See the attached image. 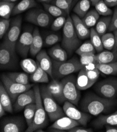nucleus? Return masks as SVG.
Returning <instances> with one entry per match:
<instances>
[{"mask_svg": "<svg viewBox=\"0 0 117 132\" xmlns=\"http://www.w3.org/2000/svg\"><path fill=\"white\" fill-rule=\"evenodd\" d=\"M90 5L91 2L89 0H80L75 5L73 11L75 14L83 19L89 11Z\"/></svg>", "mask_w": 117, "mask_h": 132, "instance_id": "obj_27", "label": "nucleus"}, {"mask_svg": "<svg viewBox=\"0 0 117 132\" xmlns=\"http://www.w3.org/2000/svg\"><path fill=\"white\" fill-rule=\"evenodd\" d=\"M12 103L10 95L1 83L0 85V103L2 105L6 112L11 113L13 112Z\"/></svg>", "mask_w": 117, "mask_h": 132, "instance_id": "obj_25", "label": "nucleus"}, {"mask_svg": "<svg viewBox=\"0 0 117 132\" xmlns=\"http://www.w3.org/2000/svg\"><path fill=\"white\" fill-rule=\"evenodd\" d=\"M71 19L77 34L80 39H85L90 37V30H89L82 19L74 14L71 15Z\"/></svg>", "mask_w": 117, "mask_h": 132, "instance_id": "obj_19", "label": "nucleus"}, {"mask_svg": "<svg viewBox=\"0 0 117 132\" xmlns=\"http://www.w3.org/2000/svg\"><path fill=\"white\" fill-rule=\"evenodd\" d=\"M69 132H93V130L92 128H87L79 126H75L68 130Z\"/></svg>", "mask_w": 117, "mask_h": 132, "instance_id": "obj_48", "label": "nucleus"}, {"mask_svg": "<svg viewBox=\"0 0 117 132\" xmlns=\"http://www.w3.org/2000/svg\"><path fill=\"white\" fill-rule=\"evenodd\" d=\"M28 127L25 119L21 116L4 118L1 123V131L2 132L25 131Z\"/></svg>", "mask_w": 117, "mask_h": 132, "instance_id": "obj_9", "label": "nucleus"}, {"mask_svg": "<svg viewBox=\"0 0 117 132\" xmlns=\"http://www.w3.org/2000/svg\"><path fill=\"white\" fill-rule=\"evenodd\" d=\"M52 62L53 77V78L57 80L79 71L84 68L80 60L76 57L64 62H58L53 60Z\"/></svg>", "mask_w": 117, "mask_h": 132, "instance_id": "obj_2", "label": "nucleus"}, {"mask_svg": "<svg viewBox=\"0 0 117 132\" xmlns=\"http://www.w3.org/2000/svg\"><path fill=\"white\" fill-rule=\"evenodd\" d=\"M73 2V0H55L52 3L64 11L68 15L69 13Z\"/></svg>", "mask_w": 117, "mask_h": 132, "instance_id": "obj_41", "label": "nucleus"}, {"mask_svg": "<svg viewBox=\"0 0 117 132\" xmlns=\"http://www.w3.org/2000/svg\"><path fill=\"white\" fill-rule=\"evenodd\" d=\"M109 7H113L117 5V0H103Z\"/></svg>", "mask_w": 117, "mask_h": 132, "instance_id": "obj_50", "label": "nucleus"}, {"mask_svg": "<svg viewBox=\"0 0 117 132\" xmlns=\"http://www.w3.org/2000/svg\"><path fill=\"white\" fill-rule=\"evenodd\" d=\"M94 89L102 97L114 99L117 96V78L111 77L99 82L95 85Z\"/></svg>", "mask_w": 117, "mask_h": 132, "instance_id": "obj_7", "label": "nucleus"}, {"mask_svg": "<svg viewBox=\"0 0 117 132\" xmlns=\"http://www.w3.org/2000/svg\"><path fill=\"white\" fill-rule=\"evenodd\" d=\"M41 95L45 110L51 121H55L58 118L64 116L65 113L49 92L46 86H43L40 88Z\"/></svg>", "mask_w": 117, "mask_h": 132, "instance_id": "obj_5", "label": "nucleus"}, {"mask_svg": "<svg viewBox=\"0 0 117 132\" xmlns=\"http://www.w3.org/2000/svg\"><path fill=\"white\" fill-rule=\"evenodd\" d=\"M16 52L3 41L0 48V67L1 69H12L16 67L17 64Z\"/></svg>", "mask_w": 117, "mask_h": 132, "instance_id": "obj_10", "label": "nucleus"}, {"mask_svg": "<svg viewBox=\"0 0 117 132\" xmlns=\"http://www.w3.org/2000/svg\"><path fill=\"white\" fill-rule=\"evenodd\" d=\"M64 112L67 116L79 123L80 125L86 126L90 120L91 116L86 112L78 110L75 105L66 101L64 102L62 107Z\"/></svg>", "mask_w": 117, "mask_h": 132, "instance_id": "obj_12", "label": "nucleus"}, {"mask_svg": "<svg viewBox=\"0 0 117 132\" xmlns=\"http://www.w3.org/2000/svg\"><path fill=\"white\" fill-rule=\"evenodd\" d=\"M113 34L115 37V44L113 50H117V30L113 31Z\"/></svg>", "mask_w": 117, "mask_h": 132, "instance_id": "obj_51", "label": "nucleus"}, {"mask_svg": "<svg viewBox=\"0 0 117 132\" xmlns=\"http://www.w3.org/2000/svg\"><path fill=\"white\" fill-rule=\"evenodd\" d=\"M91 3H92L93 5H95L97 3H98L101 0H89Z\"/></svg>", "mask_w": 117, "mask_h": 132, "instance_id": "obj_54", "label": "nucleus"}, {"mask_svg": "<svg viewBox=\"0 0 117 132\" xmlns=\"http://www.w3.org/2000/svg\"><path fill=\"white\" fill-rule=\"evenodd\" d=\"M116 104L114 99H107L94 93L86 94L80 102V108L86 113L97 116L111 110Z\"/></svg>", "mask_w": 117, "mask_h": 132, "instance_id": "obj_1", "label": "nucleus"}, {"mask_svg": "<svg viewBox=\"0 0 117 132\" xmlns=\"http://www.w3.org/2000/svg\"><path fill=\"white\" fill-rule=\"evenodd\" d=\"M111 19L112 16H103L99 19L95 29L100 36L105 34L108 30Z\"/></svg>", "mask_w": 117, "mask_h": 132, "instance_id": "obj_29", "label": "nucleus"}, {"mask_svg": "<svg viewBox=\"0 0 117 132\" xmlns=\"http://www.w3.org/2000/svg\"><path fill=\"white\" fill-rule=\"evenodd\" d=\"M1 1H2V0H1Z\"/></svg>", "mask_w": 117, "mask_h": 132, "instance_id": "obj_56", "label": "nucleus"}, {"mask_svg": "<svg viewBox=\"0 0 117 132\" xmlns=\"http://www.w3.org/2000/svg\"><path fill=\"white\" fill-rule=\"evenodd\" d=\"M6 75L12 80L17 83L24 85L29 84V77L27 74L21 72H12Z\"/></svg>", "mask_w": 117, "mask_h": 132, "instance_id": "obj_36", "label": "nucleus"}, {"mask_svg": "<svg viewBox=\"0 0 117 132\" xmlns=\"http://www.w3.org/2000/svg\"><path fill=\"white\" fill-rule=\"evenodd\" d=\"M97 64H107L117 61V50L104 51L96 55Z\"/></svg>", "mask_w": 117, "mask_h": 132, "instance_id": "obj_22", "label": "nucleus"}, {"mask_svg": "<svg viewBox=\"0 0 117 132\" xmlns=\"http://www.w3.org/2000/svg\"><path fill=\"white\" fill-rule=\"evenodd\" d=\"M55 0H37V1L43 3H49L53 2Z\"/></svg>", "mask_w": 117, "mask_h": 132, "instance_id": "obj_53", "label": "nucleus"}, {"mask_svg": "<svg viewBox=\"0 0 117 132\" xmlns=\"http://www.w3.org/2000/svg\"><path fill=\"white\" fill-rule=\"evenodd\" d=\"M86 69V68H85ZM86 72L87 74L88 77H89L90 81L92 84L94 85L99 78L100 75L99 70L96 68L93 70H87L86 69Z\"/></svg>", "mask_w": 117, "mask_h": 132, "instance_id": "obj_45", "label": "nucleus"}, {"mask_svg": "<svg viewBox=\"0 0 117 132\" xmlns=\"http://www.w3.org/2000/svg\"><path fill=\"white\" fill-rule=\"evenodd\" d=\"M36 103V95L34 89H30L21 94L17 98L14 105V110L20 111L27 105Z\"/></svg>", "mask_w": 117, "mask_h": 132, "instance_id": "obj_15", "label": "nucleus"}, {"mask_svg": "<svg viewBox=\"0 0 117 132\" xmlns=\"http://www.w3.org/2000/svg\"><path fill=\"white\" fill-rule=\"evenodd\" d=\"M43 6L48 14L53 16L57 18L61 16H65L67 15L65 12L55 5L43 3Z\"/></svg>", "mask_w": 117, "mask_h": 132, "instance_id": "obj_37", "label": "nucleus"}, {"mask_svg": "<svg viewBox=\"0 0 117 132\" xmlns=\"http://www.w3.org/2000/svg\"><path fill=\"white\" fill-rule=\"evenodd\" d=\"M23 70L28 74L33 73L37 69V62L31 59H24L20 63Z\"/></svg>", "mask_w": 117, "mask_h": 132, "instance_id": "obj_35", "label": "nucleus"}, {"mask_svg": "<svg viewBox=\"0 0 117 132\" xmlns=\"http://www.w3.org/2000/svg\"><path fill=\"white\" fill-rule=\"evenodd\" d=\"M46 88L50 94L58 103H62L66 101L63 91V84L61 81L54 78L46 86Z\"/></svg>", "mask_w": 117, "mask_h": 132, "instance_id": "obj_17", "label": "nucleus"}, {"mask_svg": "<svg viewBox=\"0 0 117 132\" xmlns=\"http://www.w3.org/2000/svg\"><path fill=\"white\" fill-rule=\"evenodd\" d=\"M10 20L1 18L0 21V38H2L8 31L10 26Z\"/></svg>", "mask_w": 117, "mask_h": 132, "instance_id": "obj_44", "label": "nucleus"}, {"mask_svg": "<svg viewBox=\"0 0 117 132\" xmlns=\"http://www.w3.org/2000/svg\"><path fill=\"white\" fill-rule=\"evenodd\" d=\"M67 19L64 16L57 17L52 23L51 25V28L53 31H57L61 29L66 22Z\"/></svg>", "mask_w": 117, "mask_h": 132, "instance_id": "obj_43", "label": "nucleus"}, {"mask_svg": "<svg viewBox=\"0 0 117 132\" xmlns=\"http://www.w3.org/2000/svg\"><path fill=\"white\" fill-rule=\"evenodd\" d=\"M92 124L97 128H102L106 125H117V111L110 115L99 116Z\"/></svg>", "mask_w": 117, "mask_h": 132, "instance_id": "obj_20", "label": "nucleus"}, {"mask_svg": "<svg viewBox=\"0 0 117 132\" xmlns=\"http://www.w3.org/2000/svg\"><path fill=\"white\" fill-rule=\"evenodd\" d=\"M22 22L21 16L15 18L12 21L8 31L4 37L3 42L14 51H16V45L20 35Z\"/></svg>", "mask_w": 117, "mask_h": 132, "instance_id": "obj_11", "label": "nucleus"}, {"mask_svg": "<svg viewBox=\"0 0 117 132\" xmlns=\"http://www.w3.org/2000/svg\"><path fill=\"white\" fill-rule=\"evenodd\" d=\"M34 89L36 95V109L34 119L32 124L26 130V132L36 131L38 129H43L48 123L47 113L44 107L40 88L37 85H35Z\"/></svg>", "mask_w": 117, "mask_h": 132, "instance_id": "obj_3", "label": "nucleus"}, {"mask_svg": "<svg viewBox=\"0 0 117 132\" xmlns=\"http://www.w3.org/2000/svg\"><path fill=\"white\" fill-rule=\"evenodd\" d=\"M80 124L77 121L71 119L68 116L61 117L55 121L49 128L50 131H65L79 126Z\"/></svg>", "mask_w": 117, "mask_h": 132, "instance_id": "obj_16", "label": "nucleus"}, {"mask_svg": "<svg viewBox=\"0 0 117 132\" xmlns=\"http://www.w3.org/2000/svg\"><path fill=\"white\" fill-rule=\"evenodd\" d=\"M33 41V33L30 30L25 31L19 38L16 45V51L23 58L27 57L30 52Z\"/></svg>", "mask_w": 117, "mask_h": 132, "instance_id": "obj_14", "label": "nucleus"}, {"mask_svg": "<svg viewBox=\"0 0 117 132\" xmlns=\"http://www.w3.org/2000/svg\"><path fill=\"white\" fill-rule=\"evenodd\" d=\"M37 65L38 67L37 70L33 73L31 74V81L34 83H48V74L41 68V67L38 64V63Z\"/></svg>", "mask_w": 117, "mask_h": 132, "instance_id": "obj_28", "label": "nucleus"}, {"mask_svg": "<svg viewBox=\"0 0 117 132\" xmlns=\"http://www.w3.org/2000/svg\"><path fill=\"white\" fill-rule=\"evenodd\" d=\"M15 4L13 2L1 1L0 3V16L3 19H9Z\"/></svg>", "mask_w": 117, "mask_h": 132, "instance_id": "obj_32", "label": "nucleus"}, {"mask_svg": "<svg viewBox=\"0 0 117 132\" xmlns=\"http://www.w3.org/2000/svg\"><path fill=\"white\" fill-rule=\"evenodd\" d=\"M105 127L106 132H117V125H106Z\"/></svg>", "mask_w": 117, "mask_h": 132, "instance_id": "obj_49", "label": "nucleus"}, {"mask_svg": "<svg viewBox=\"0 0 117 132\" xmlns=\"http://www.w3.org/2000/svg\"><path fill=\"white\" fill-rule=\"evenodd\" d=\"M5 110L3 107L2 105L0 103V117H2L5 114Z\"/></svg>", "mask_w": 117, "mask_h": 132, "instance_id": "obj_52", "label": "nucleus"}, {"mask_svg": "<svg viewBox=\"0 0 117 132\" xmlns=\"http://www.w3.org/2000/svg\"><path fill=\"white\" fill-rule=\"evenodd\" d=\"M48 54L53 60L58 62H64L67 60V52L59 45L50 48L48 51Z\"/></svg>", "mask_w": 117, "mask_h": 132, "instance_id": "obj_23", "label": "nucleus"}, {"mask_svg": "<svg viewBox=\"0 0 117 132\" xmlns=\"http://www.w3.org/2000/svg\"><path fill=\"white\" fill-rule=\"evenodd\" d=\"M79 72L76 80V85L77 88L79 90H86L92 87L93 84L91 82L87 76L85 67H84V68Z\"/></svg>", "mask_w": 117, "mask_h": 132, "instance_id": "obj_24", "label": "nucleus"}, {"mask_svg": "<svg viewBox=\"0 0 117 132\" xmlns=\"http://www.w3.org/2000/svg\"><path fill=\"white\" fill-rule=\"evenodd\" d=\"M37 6L35 0H21L16 5H15L12 12V15H15L27 11Z\"/></svg>", "mask_w": 117, "mask_h": 132, "instance_id": "obj_26", "label": "nucleus"}, {"mask_svg": "<svg viewBox=\"0 0 117 132\" xmlns=\"http://www.w3.org/2000/svg\"><path fill=\"white\" fill-rule=\"evenodd\" d=\"M90 41L95 47L96 51L97 52H101L103 51V46L102 43L101 36H100L96 30L94 28H92L90 30Z\"/></svg>", "mask_w": 117, "mask_h": 132, "instance_id": "obj_33", "label": "nucleus"}, {"mask_svg": "<svg viewBox=\"0 0 117 132\" xmlns=\"http://www.w3.org/2000/svg\"><path fill=\"white\" fill-rule=\"evenodd\" d=\"M60 40L59 36L56 34H51L47 35L44 41V44L46 46H49L55 44Z\"/></svg>", "mask_w": 117, "mask_h": 132, "instance_id": "obj_46", "label": "nucleus"}, {"mask_svg": "<svg viewBox=\"0 0 117 132\" xmlns=\"http://www.w3.org/2000/svg\"><path fill=\"white\" fill-rule=\"evenodd\" d=\"M101 40L103 48L109 51L113 49L115 44V37L113 33H107L101 36Z\"/></svg>", "mask_w": 117, "mask_h": 132, "instance_id": "obj_38", "label": "nucleus"}, {"mask_svg": "<svg viewBox=\"0 0 117 132\" xmlns=\"http://www.w3.org/2000/svg\"><path fill=\"white\" fill-rule=\"evenodd\" d=\"M2 82L7 93L10 95L12 102H15L18 96L23 92L31 89L33 84L24 85L17 83L9 78L6 74H2Z\"/></svg>", "mask_w": 117, "mask_h": 132, "instance_id": "obj_8", "label": "nucleus"}, {"mask_svg": "<svg viewBox=\"0 0 117 132\" xmlns=\"http://www.w3.org/2000/svg\"><path fill=\"white\" fill-rule=\"evenodd\" d=\"M80 59L81 64L85 67L91 63H96V55L94 53H88L82 55Z\"/></svg>", "mask_w": 117, "mask_h": 132, "instance_id": "obj_42", "label": "nucleus"}, {"mask_svg": "<svg viewBox=\"0 0 117 132\" xmlns=\"http://www.w3.org/2000/svg\"><path fill=\"white\" fill-rule=\"evenodd\" d=\"M95 10L100 15L103 16H110L113 14L112 10L105 3L103 0H101L95 5Z\"/></svg>", "mask_w": 117, "mask_h": 132, "instance_id": "obj_40", "label": "nucleus"}, {"mask_svg": "<svg viewBox=\"0 0 117 132\" xmlns=\"http://www.w3.org/2000/svg\"><path fill=\"white\" fill-rule=\"evenodd\" d=\"M50 14L41 9H34L30 11L26 15V20L30 23L42 28L48 26L50 21Z\"/></svg>", "mask_w": 117, "mask_h": 132, "instance_id": "obj_13", "label": "nucleus"}, {"mask_svg": "<svg viewBox=\"0 0 117 132\" xmlns=\"http://www.w3.org/2000/svg\"><path fill=\"white\" fill-rule=\"evenodd\" d=\"M76 80L75 76L69 75L65 77L61 81L63 84V91L66 101L77 106L80 98V90L76 85Z\"/></svg>", "mask_w": 117, "mask_h": 132, "instance_id": "obj_6", "label": "nucleus"}, {"mask_svg": "<svg viewBox=\"0 0 117 132\" xmlns=\"http://www.w3.org/2000/svg\"><path fill=\"white\" fill-rule=\"evenodd\" d=\"M80 43V39L76 32L71 17L68 16L63 28L62 47L70 54L79 47Z\"/></svg>", "mask_w": 117, "mask_h": 132, "instance_id": "obj_4", "label": "nucleus"}, {"mask_svg": "<svg viewBox=\"0 0 117 132\" xmlns=\"http://www.w3.org/2000/svg\"><path fill=\"white\" fill-rule=\"evenodd\" d=\"M97 68L100 72L106 75L117 74V61L107 64L97 63Z\"/></svg>", "mask_w": 117, "mask_h": 132, "instance_id": "obj_31", "label": "nucleus"}, {"mask_svg": "<svg viewBox=\"0 0 117 132\" xmlns=\"http://www.w3.org/2000/svg\"><path fill=\"white\" fill-rule=\"evenodd\" d=\"M99 18L100 15L95 9L88 11L85 16L82 19L87 27L90 28L96 25Z\"/></svg>", "mask_w": 117, "mask_h": 132, "instance_id": "obj_30", "label": "nucleus"}, {"mask_svg": "<svg viewBox=\"0 0 117 132\" xmlns=\"http://www.w3.org/2000/svg\"><path fill=\"white\" fill-rule=\"evenodd\" d=\"M43 45V41L40 32L37 28H35L33 32V41L30 49V54L35 56L40 52Z\"/></svg>", "mask_w": 117, "mask_h": 132, "instance_id": "obj_21", "label": "nucleus"}, {"mask_svg": "<svg viewBox=\"0 0 117 132\" xmlns=\"http://www.w3.org/2000/svg\"><path fill=\"white\" fill-rule=\"evenodd\" d=\"M96 51L95 47L90 40L85 42L82 45H80L76 50V53L78 55L81 56L83 54L88 53L95 54Z\"/></svg>", "mask_w": 117, "mask_h": 132, "instance_id": "obj_39", "label": "nucleus"}, {"mask_svg": "<svg viewBox=\"0 0 117 132\" xmlns=\"http://www.w3.org/2000/svg\"><path fill=\"white\" fill-rule=\"evenodd\" d=\"M36 109V105L35 103L29 104L24 108V115L28 127H30L33 123L34 119Z\"/></svg>", "mask_w": 117, "mask_h": 132, "instance_id": "obj_34", "label": "nucleus"}, {"mask_svg": "<svg viewBox=\"0 0 117 132\" xmlns=\"http://www.w3.org/2000/svg\"><path fill=\"white\" fill-rule=\"evenodd\" d=\"M115 30H117V7L114 10L108 29V31H114Z\"/></svg>", "mask_w": 117, "mask_h": 132, "instance_id": "obj_47", "label": "nucleus"}, {"mask_svg": "<svg viewBox=\"0 0 117 132\" xmlns=\"http://www.w3.org/2000/svg\"><path fill=\"white\" fill-rule=\"evenodd\" d=\"M37 63L51 78L53 77V62L45 50H41L37 54Z\"/></svg>", "mask_w": 117, "mask_h": 132, "instance_id": "obj_18", "label": "nucleus"}, {"mask_svg": "<svg viewBox=\"0 0 117 132\" xmlns=\"http://www.w3.org/2000/svg\"><path fill=\"white\" fill-rule=\"evenodd\" d=\"M2 1H6V2H13V3H14L15 2L18 1V0H2Z\"/></svg>", "mask_w": 117, "mask_h": 132, "instance_id": "obj_55", "label": "nucleus"}]
</instances>
